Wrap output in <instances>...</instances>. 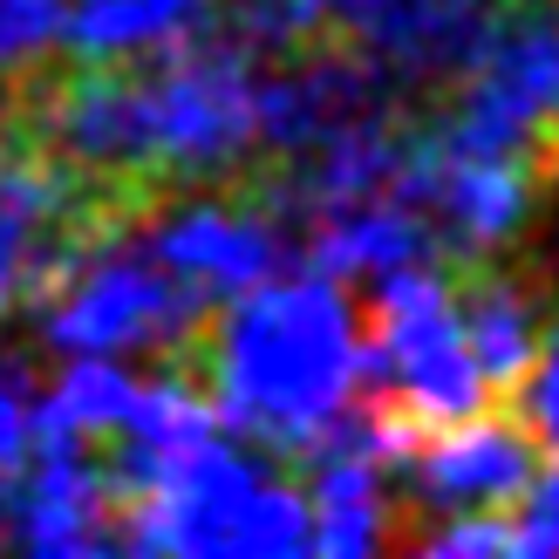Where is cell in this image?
Listing matches in <instances>:
<instances>
[{
  "label": "cell",
  "mask_w": 559,
  "mask_h": 559,
  "mask_svg": "<svg viewBox=\"0 0 559 559\" xmlns=\"http://www.w3.org/2000/svg\"><path fill=\"white\" fill-rule=\"evenodd\" d=\"M355 307L342 300L334 273H307L287 287H246L239 307L205 314L199 342L178 361L205 382L218 424L253 430L280 451H300L361 382Z\"/></svg>",
  "instance_id": "1"
},
{
  "label": "cell",
  "mask_w": 559,
  "mask_h": 559,
  "mask_svg": "<svg viewBox=\"0 0 559 559\" xmlns=\"http://www.w3.org/2000/svg\"><path fill=\"white\" fill-rule=\"evenodd\" d=\"M41 342L69 355H117V348H157L164 361H185L212 314V294L171 280L151 253H123V239L82 253L55 287L35 300Z\"/></svg>",
  "instance_id": "2"
},
{
  "label": "cell",
  "mask_w": 559,
  "mask_h": 559,
  "mask_svg": "<svg viewBox=\"0 0 559 559\" xmlns=\"http://www.w3.org/2000/svg\"><path fill=\"white\" fill-rule=\"evenodd\" d=\"M376 314L361 342V376H382L416 424H457V416L491 409V389L478 376V361L464 348L457 300L430 266H389L376 273Z\"/></svg>",
  "instance_id": "3"
},
{
  "label": "cell",
  "mask_w": 559,
  "mask_h": 559,
  "mask_svg": "<svg viewBox=\"0 0 559 559\" xmlns=\"http://www.w3.org/2000/svg\"><path fill=\"white\" fill-rule=\"evenodd\" d=\"M409 485L424 506L437 512H498V506H519L525 491L539 485L546 451H539V430L525 416H457V424H424V437L409 443Z\"/></svg>",
  "instance_id": "4"
},
{
  "label": "cell",
  "mask_w": 559,
  "mask_h": 559,
  "mask_svg": "<svg viewBox=\"0 0 559 559\" xmlns=\"http://www.w3.org/2000/svg\"><path fill=\"white\" fill-rule=\"evenodd\" d=\"M151 233V260L185 280V287L199 294H246L260 287V280H273L280 266H287V233H280V218L266 205H253L239 191V199H191L178 212H151L144 218Z\"/></svg>",
  "instance_id": "5"
},
{
  "label": "cell",
  "mask_w": 559,
  "mask_h": 559,
  "mask_svg": "<svg viewBox=\"0 0 559 559\" xmlns=\"http://www.w3.org/2000/svg\"><path fill=\"white\" fill-rule=\"evenodd\" d=\"M491 27H498V0H376L334 41L369 55L389 82H451L485 55Z\"/></svg>",
  "instance_id": "6"
},
{
  "label": "cell",
  "mask_w": 559,
  "mask_h": 559,
  "mask_svg": "<svg viewBox=\"0 0 559 559\" xmlns=\"http://www.w3.org/2000/svg\"><path fill=\"white\" fill-rule=\"evenodd\" d=\"M478 266V260H471ZM457 328H464V348L478 361V376L491 396H519L533 382V361H539V300L519 287L512 273H491L478 266L464 280V307H457Z\"/></svg>",
  "instance_id": "7"
},
{
  "label": "cell",
  "mask_w": 559,
  "mask_h": 559,
  "mask_svg": "<svg viewBox=\"0 0 559 559\" xmlns=\"http://www.w3.org/2000/svg\"><path fill=\"white\" fill-rule=\"evenodd\" d=\"M443 253L437 226L403 199H361L314 218V266L334 280L389 273V266H430Z\"/></svg>",
  "instance_id": "8"
},
{
  "label": "cell",
  "mask_w": 559,
  "mask_h": 559,
  "mask_svg": "<svg viewBox=\"0 0 559 559\" xmlns=\"http://www.w3.org/2000/svg\"><path fill=\"white\" fill-rule=\"evenodd\" d=\"M205 21V0H75L62 8V48L75 62H136Z\"/></svg>",
  "instance_id": "9"
},
{
  "label": "cell",
  "mask_w": 559,
  "mask_h": 559,
  "mask_svg": "<svg viewBox=\"0 0 559 559\" xmlns=\"http://www.w3.org/2000/svg\"><path fill=\"white\" fill-rule=\"evenodd\" d=\"M62 48V0H0V75H21Z\"/></svg>",
  "instance_id": "10"
},
{
  "label": "cell",
  "mask_w": 559,
  "mask_h": 559,
  "mask_svg": "<svg viewBox=\"0 0 559 559\" xmlns=\"http://www.w3.org/2000/svg\"><path fill=\"white\" fill-rule=\"evenodd\" d=\"M403 546H424V552H512V525H498V519H485V512H457V525L409 533Z\"/></svg>",
  "instance_id": "11"
},
{
  "label": "cell",
  "mask_w": 559,
  "mask_h": 559,
  "mask_svg": "<svg viewBox=\"0 0 559 559\" xmlns=\"http://www.w3.org/2000/svg\"><path fill=\"white\" fill-rule=\"evenodd\" d=\"M314 552H376L389 546V525L376 519V506H348V512H321L314 519Z\"/></svg>",
  "instance_id": "12"
},
{
  "label": "cell",
  "mask_w": 559,
  "mask_h": 559,
  "mask_svg": "<svg viewBox=\"0 0 559 559\" xmlns=\"http://www.w3.org/2000/svg\"><path fill=\"white\" fill-rule=\"evenodd\" d=\"M519 396H525V424H533L539 437H552V443H559V342H552V355H546L539 382H525Z\"/></svg>",
  "instance_id": "13"
},
{
  "label": "cell",
  "mask_w": 559,
  "mask_h": 559,
  "mask_svg": "<svg viewBox=\"0 0 559 559\" xmlns=\"http://www.w3.org/2000/svg\"><path fill=\"white\" fill-rule=\"evenodd\" d=\"M27 457V396L14 376H0V471H14Z\"/></svg>",
  "instance_id": "14"
},
{
  "label": "cell",
  "mask_w": 559,
  "mask_h": 559,
  "mask_svg": "<svg viewBox=\"0 0 559 559\" xmlns=\"http://www.w3.org/2000/svg\"><path fill=\"white\" fill-rule=\"evenodd\" d=\"M300 21H307V35H348V27L376 8V0H294Z\"/></svg>",
  "instance_id": "15"
},
{
  "label": "cell",
  "mask_w": 559,
  "mask_h": 559,
  "mask_svg": "<svg viewBox=\"0 0 559 559\" xmlns=\"http://www.w3.org/2000/svg\"><path fill=\"white\" fill-rule=\"evenodd\" d=\"M21 266H27V253H21V239L0 226V314H8V300H21Z\"/></svg>",
  "instance_id": "16"
},
{
  "label": "cell",
  "mask_w": 559,
  "mask_h": 559,
  "mask_svg": "<svg viewBox=\"0 0 559 559\" xmlns=\"http://www.w3.org/2000/svg\"><path fill=\"white\" fill-rule=\"evenodd\" d=\"M8 498H14V485H8V471H0V546H8Z\"/></svg>",
  "instance_id": "17"
}]
</instances>
